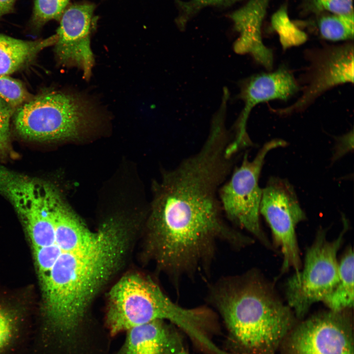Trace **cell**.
I'll use <instances>...</instances> for the list:
<instances>
[{
  "label": "cell",
  "mask_w": 354,
  "mask_h": 354,
  "mask_svg": "<svg viewBox=\"0 0 354 354\" xmlns=\"http://www.w3.org/2000/svg\"><path fill=\"white\" fill-rule=\"evenodd\" d=\"M212 298L228 331L233 354H276L295 316L256 273L226 279Z\"/></svg>",
  "instance_id": "7a4b0ae2"
},
{
  "label": "cell",
  "mask_w": 354,
  "mask_h": 354,
  "mask_svg": "<svg viewBox=\"0 0 354 354\" xmlns=\"http://www.w3.org/2000/svg\"><path fill=\"white\" fill-rule=\"evenodd\" d=\"M0 98L15 109L31 98L22 82L3 75H0Z\"/></svg>",
  "instance_id": "d6986e66"
},
{
  "label": "cell",
  "mask_w": 354,
  "mask_h": 354,
  "mask_svg": "<svg viewBox=\"0 0 354 354\" xmlns=\"http://www.w3.org/2000/svg\"><path fill=\"white\" fill-rule=\"evenodd\" d=\"M354 56L351 43L306 51L308 63L300 79L302 93L291 105L271 110L281 115L302 112L329 89L344 84H353Z\"/></svg>",
  "instance_id": "ba28073f"
},
{
  "label": "cell",
  "mask_w": 354,
  "mask_h": 354,
  "mask_svg": "<svg viewBox=\"0 0 354 354\" xmlns=\"http://www.w3.org/2000/svg\"><path fill=\"white\" fill-rule=\"evenodd\" d=\"M237 0H190L187 1L176 0L180 12L177 20V24L180 28H183L189 19L202 8L230 4Z\"/></svg>",
  "instance_id": "ffe728a7"
},
{
  "label": "cell",
  "mask_w": 354,
  "mask_h": 354,
  "mask_svg": "<svg viewBox=\"0 0 354 354\" xmlns=\"http://www.w3.org/2000/svg\"><path fill=\"white\" fill-rule=\"evenodd\" d=\"M300 90L299 85L287 67L274 71L251 76L241 83L239 98L244 109L235 127V137L238 140L248 138L246 122L251 110L257 104L271 100L286 101Z\"/></svg>",
  "instance_id": "8fae6325"
},
{
  "label": "cell",
  "mask_w": 354,
  "mask_h": 354,
  "mask_svg": "<svg viewBox=\"0 0 354 354\" xmlns=\"http://www.w3.org/2000/svg\"><path fill=\"white\" fill-rule=\"evenodd\" d=\"M94 6L89 3L72 5L66 8L59 19L56 33V59L64 66H76L84 77H90L94 57L90 48V36L94 28Z\"/></svg>",
  "instance_id": "30bf717a"
},
{
  "label": "cell",
  "mask_w": 354,
  "mask_h": 354,
  "mask_svg": "<svg viewBox=\"0 0 354 354\" xmlns=\"http://www.w3.org/2000/svg\"><path fill=\"white\" fill-rule=\"evenodd\" d=\"M16 0H0V20L13 11Z\"/></svg>",
  "instance_id": "d4e9b609"
},
{
  "label": "cell",
  "mask_w": 354,
  "mask_h": 354,
  "mask_svg": "<svg viewBox=\"0 0 354 354\" xmlns=\"http://www.w3.org/2000/svg\"><path fill=\"white\" fill-rule=\"evenodd\" d=\"M342 217L343 229L338 236L327 240L325 230L320 229L306 250L302 270L295 272L286 282L288 305L298 318H303L313 304L323 302L338 282L337 254L349 228L347 220Z\"/></svg>",
  "instance_id": "5b68a950"
},
{
  "label": "cell",
  "mask_w": 354,
  "mask_h": 354,
  "mask_svg": "<svg viewBox=\"0 0 354 354\" xmlns=\"http://www.w3.org/2000/svg\"><path fill=\"white\" fill-rule=\"evenodd\" d=\"M69 0H34L30 19L33 28L39 30L52 20H59Z\"/></svg>",
  "instance_id": "ac0fdd59"
},
{
  "label": "cell",
  "mask_w": 354,
  "mask_h": 354,
  "mask_svg": "<svg viewBox=\"0 0 354 354\" xmlns=\"http://www.w3.org/2000/svg\"><path fill=\"white\" fill-rule=\"evenodd\" d=\"M18 134L27 140L49 142L77 137L95 119L93 106L83 98L60 91H46L14 112Z\"/></svg>",
  "instance_id": "277c9868"
},
{
  "label": "cell",
  "mask_w": 354,
  "mask_h": 354,
  "mask_svg": "<svg viewBox=\"0 0 354 354\" xmlns=\"http://www.w3.org/2000/svg\"><path fill=\"white\" fill-rule=\"evenodd\" d=\"M180 331L162 320L132 327L113 354H189Z\"/></svg>",
  "instance_id": "7c38bea8"
},
{
  "label": "cell",
  "mask_w": 354,
  "mask_h": 354,
  "mask_svg": "<svg viewBox=\"0 0 354 354\" xmlns=\"http://www.w3.org/2000/svg\"><path fill=\"white\" fill-rule=\"evenodd\" d=\"M105 328L113 338L156 320L169 322L199 348L207 347L215 326L212 312L201 307L187 308L174 302L150 278L138 274L122 277L112 288Z\"/></svg>",
  "instance_id": "3957f363"
},
{
  "label": "cell",
  "mask_w": 354,
  "mask_h": 354,
  "mask_svg": "<svg viewBox=\"0 0 354 354\" xmlns=\"http://www.w3.org/2000/svg\"><path fill=\"white\" fill-rule=\"evenodd\" d=\"M57 39L56 34L25 40L0 33V75L9 76L28 66L41 51L54 45Z\"/></svg>",
  "instance_id": "5bb4252c"
},
{
  "label": "cell",
  "mask_w": 354,
  "mask_h": 354,
  "mask_svg": "<svg viewBox=\"0 0 354 354\" xmlns=\"http://www.w3.org/2000/svg\"><path fill=\"white\" fill-rule=\"evenodd\" d=\"M271 28L278 34L283 49L300 45L307 39V34L290 19L286 5H283L272 16Z\"/></svg>",
  "instance_id": "e0dca14e"
},
{
  "label": "cell",
  "mask_w": 354,
  "mask_h": 354,
  "mask_svg": "<svg viewBox=\"0 0 354 354\" xmlns=\"http://www.w3.org/2000/svg\"><path fill=\"white\" fill-rule=\"evenodd\" d=\"M260 213L268 224L274 244L283 255L281 272L292 267L297 272L301 263L296 225L306 219L293 186L286 179L271 177L262 189Z\"/></svg>",
  "instance_id": "52a82bcc"
},
{
  "label": "cell",
  "mask_w": 354,
  "mask_h": 354,
  "mask_svg": "<svg viewBox=\"0 0 354 354\" xmlns=\"http://www.w3.org/2000/svg\"><path fill=\"white\" fill-rule=\"evenodd\" d=\"M269 2V0H250L229 17L239 33L234 45L235 51L250 55L257 63L270 71L273 65V53L264 44L262 37V26Z\"/></svg>",
  "instance_id": "4fadbf2b"
},
{
  "label": "cell",
  "mask_w": 354,
  "mask_h": 354,
  "mask_svg": "<svg viewBox=\"0 0 354 354\" xmlns=\"http://www.w3.org/2000/svg\"><path fill=\"white\" fill-rule=\"evenodd\" d=\"M14 108L0 98V158H5L11 153L10 140V119L15 112Z\"/></svg>",
  "instance_id": "44dd1931"
},
{
  "label": "cell",
  "mask_w": 354,
  "mask_h": 354,
  "mask_svg": "<svg viewBox=\"0 0 354 354\" xmlns=\"http://www.w3.org/2000/svg\"><path fill=\"white\" fill-rule=\"evenodd\" d=\"M353 136L352 130L337 139L335 152L333 156V160H337L353 148Z\"/></svg>",
  "instance_id": "cb8c5ba5"
},
{
  "label": "cell",
  "mask_w": 354,
  "mask_h": 354,
  "mask_svg": "<svg viewBox=\"0 0 354 354\" xmlns=\"http://www.w3.org/2000/svg\"><path fill=\"white\" fill-rule=\"evenodd\" d=\"M339 280L332 293L323 302L334 312L348 310L354 306V256L353 248H347L339 262Z\"/></svg>",
  "instance_id": "9a60e30c"
},
{
  "label": "cell",
  "mask_w": 354,
  "mask_h": 354,
  "mask_svg": "<svg viewBox=\"0 0 354 354\" xmlns=\"http://www.w3.org/2000/svg\"><path fill=\"white\" fill-rule=\"evenodd\" d=\"M320 36L332 41L354 39V12L345 14H332L321 17L317 22Z\"/></svg>",
  "instance_id": "2e32d148"
},
{
  "label": "cell",
  "mask_w": 354,
  "mask_h": 354,
  "mask_svg": "<svg viewBox=\"0 0 354 354\" xmlns=\"http://www.w3.org/2000/svg\"><path fill=\"white\" fill-rule=\"evenodd\" d=\"M347 310L321 312L295 325L280 346L282 354H354L352 320Z\"/></svg>",
  "instance_id": "9c48e42d"
},
{
  "label": "cell",
  "mask_w": 354,
  "mask_h": 354,
  "mask_svg": "<svg viewBox=\"0 0 354 354\" xmlns=\"http://www.w3.org/2000/svg\"><path fill=\"white\" fill-rule=\"evenodd\" d=\"M306 7L314 13L328 11L345 14L354 12L353 0H307Z\"/></svg>",
  "instance_id": "7402d4cb"
},
{
  "label": "cell",
  "mask_w": 354,
  "mask_h": 354,
  "mask_svg": "<svg viewBox=\"0 0 354 354\" xmlns=\"http://www.w3.org/2000/svg\"><path fill=\"white\" fill-rule=\"evenodd\" d=\"M232 135L211 125L200 149L164 171L154 185L148 222L150 247L166 272L185 274L211 259L220 240L242 246L246 236L225 219L218 192L237 156L227 152Z\"/></svg>",
  "instance_id": "6da1fadb"
},
{
  "label": "cell",
  "mask_w": 354,
  "mask_h": 354,
  "mask_svg": "<svg viewBox=\"0 0 354 354\" xmlns=\"http://www.w3.org/2000/svg\"><path fill=\"white\" fill-rule=\"evenodd\" d=\"M286 145L283 140H272L262 146L252 160L245 153L240 164L235 166L218 192L222 209L228 221L248 231L267 247L270 244L260 221L262 189L259 180L267 153Z\"/></svg>",
  "instance_id": "8992f818"
},
{
  "label": "cell",
  "mask_w": 354,
  "mask_h": 354,
  "mask_svg": "<svg viewBox=\"0 0 354 354\" xmlns=\"http://www.w3.org/2000/svg\"><path fill=\"white\" fill-rule=\"evenodd\" d=\"M15 327L12 318L0 310V354L4 352L12 342Z\"/></svg>",
  "instance_id": "603a6c76"
}]
</instances>
